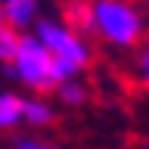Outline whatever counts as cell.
<instances>
[{"label":"cell","instance_id":"6da1fadb","mask_svg":"<svg viewBox=\"0 0 149 149\" xmlns=\"http://www.w3.org/2000/svg\"><path fill=\"white\" fill-rule=\"evenodd\" d=\"M90 34L118 50H134L146 37V16L134 0H90Z\"/></svg>","mask_w":149,"mask_h":149},{"label":"cell","instance_id":"7a4b0ae2","mask_svg":"<svg viewBox=\"0 0 149 149\" xmlns=\"http://www.w3.org/2000/svg\"><path fill=\"white\" fill-rule=\"evenodd\" d=\"M34 37L40 40L50 59H53L56 84L81 78V72H87V65L93 62V50L81 34H74L72 28H65L56 19H37L34 22Z\"/></svg>","mask_w":149,"mask_h":149},{"label":"cell","instance_id":"3957f363","mask_svg":"<svg viewBox=\"0 0 149 149\" xmlns=\"http://www.w3.org/2000/svg\"><path fill=\"white\" fill-rule=\"evenodd\" d=\"M9 74L22 81L28 90L34 93H53L56 90V72H53V59L47 53L40 40L34 34H19L16 53L9 59Z\"/></svg>","mask_w":149,"mask_h":149},{"label":"cell","instance_id":"277c9868","mask_svg":"<svg viewBox=\"0 0 149 149\" xmlns=\"http://www.w3.org/2000/svg\"><path fill=\"white\" fill-rule=\"evenodd\" d=\"M0 9H3V22L19 34L37 22V0H0Z\"/></svg>","mask_w":149,"mask_h":149},{"label":"cell","instance_id":"5b68a950","mask_svg":"<svg viewBox=\"0 0 149 149\" xmlns=\"http://www.w3.org/2000/svg\"><path fill=\"white\" fill-rule=\"evenodd\" d=\"M62 25L74 34H90V0H65L62 6Z\"/></svg>","mask_w":149,"mask_h":149},{"label":"cell","instance_id":"8992f818","mask_svg":"<svg viewBox=\"0 0 149 149\" xmlns=\"http://www.w3.org/2000/svg\"><path fill=\"white\" fill-rule=\"evenodd\" d=\"M22 121L25 124H34V127H47L53 121V106L47 100L28 96V100H22Z\"/></svg>","mask_w":149,"mask_h":149},{"label":"cell","instance_id":"52a82bcc","mask_svg":"<svg viewBox=\"0 0 149 149\" xmlns=\"http://www.w3.org/2000/svg\"><path fill=\"white\" fill-rule=\"evenodd\" d=\"M22 124V96L16 93H0V130H9Z\"/></svg>","mask_w":149,"mask_h":149},{"label":"cell","instance_id":"ba28073f","mask_svg":"<svg viewBox=\"0 0 149 149\" xmlns=\"http://www.w3.org/2000/svg\"><path fill=\"white\" fill-rule=\"evenodd\" d=\"M56 96L65 102V106H81V102H87V87H84L78 78H72V81H62V84H56Z\"/></svg>","mask_w":149,"mask_h":149},{"label":"cell","instance_id":"9c48e42d","mask_svg":"<svg viewBox=\"0 0 149 149\" xmlns=\"http://www.w3.org/2000/svg\"><path fill=\"white\" fill-rule=\"evenodd\" d=\"M16 44H19V31H13L6 22H0V62H3V65L13 59Z\"/></svg>","mask_w":149,"mask_h":149},{"label":"cell","instance_id":"30bf717a","mask_svg":"<svg viewBox=\"0 0 149 149\" xmlns=\"http://www.w3.org/2000/svg\"><path fill=\"white\" fill-rule=\"evenodd\" d=\"M16 149H59L53 146V143H44V140H31V137H16V143H13Z\"/></svg>","mask_w":149,"mask_h":149},{"label":"cell","instance_id":"8fae6325","mask_svg":"<svg viewBox=\"0 0 149 149\" xmlns=\"http://www.w3.org/2000/svg\"><path fill=\"white\" fill-rule=\"evenodd\" d=\"M140 81H143V87L149 90V44L143 47V53H140Z\"/></svg>","mask_w":149,"mask_h":149},{"label":"cell","instance_id":"7c38bea8","mask_svg":"<svg viewBox=\"0 0 149 149\" xmlns=\"http://www.w3.org/2000/svg\"><path fill=\"white\" fill-rule=\"evenodd\" d=\"M0 22H3V9H0Z\"/></svg>","mask_w":149,"mask_h":149}]
</instances>
